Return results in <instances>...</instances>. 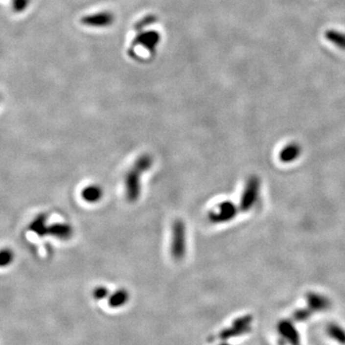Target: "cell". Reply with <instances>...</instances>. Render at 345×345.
Returning <instances> with one entry per match:
<instances>
[{
	"mask_svg": "<svg viewBox=\"0 0 345 345\" xmlns=\"http://www.w3.org/2000/svg\"><path fill=\"white\" fill-rule=\"evenodd\" d=\"M326 39L333 45L345 50V34L336 30H328L325 34Z\"/></svg>",
	"mask_w": 345,
	"mask_h": 345,
	"instance_id": "obj_15",
	"label": "cell"
},
{
	"mask_svg": "<svg viewBox=\"0 0 345 345\" xmlns=\"http://www.w3.org/2000/svg\"><path fill=\"white\" fill-rule=\"evenodd\" d=\"M237 213L238 207H236V205L230 201H226L219 204L216 209L209 213V219L211 222L217 224L228 223L237 216Z\"/></svg>",
	"mask_w": 345,
	"mask_h": 345,
	"instance_id": "obj_6",
	"label": "cell"
},
{
	"mask_svg": "<svg viewBox=\"0 0 345 345\" xmlns=\"http://www.w3.org/2000/svg\"><path fill=\"white\" fill-rule=\"evenodd\" d=\"M73 234V230L71 226L65 223H58L48 227V235H52L57 239L66 241L71 238Z\"/></svg>",
	"mask_w": 345,
	"mask_h": 345,
	"instance_id": "obj_9",
	"label": "cell"
},
{
	"mask_svg": "<svg viewBox=\"0 0 345 345\" xmlns=\"http://www.w3.org/2000/svg\"><path fill=\"white\" fill-rule=\"evenodd\" d=\"M15 258L14 253L9 249H3L0 251V268L10 266Z\"/></svg>",
	"mask_w": 345,
	"mask_h": 345,
	"instance_id": "obj_17",
	"label": "cell"
},
{
	"mask_svg": "<svg viewBox=\"0 0 345 345\" xmlns=\"http://www.w3.org/2000/svg\"><path fill=\"white\" fill-rule=\"evenodd\" d=\"M48 227L47 226V217L45 214L39 215L30 225L29 229L35 232L40 237H45L48 235Z\"/></svg>",
	"mask_w": 345,
	"mask_h": 345,
	"instance_id": "obj_12",
	"label": "cell"
},
{
	"mask_svg": "<svg viewBox=\"0 0 345 345\" xmlns=\"http://www.w3.org/2000/svg\"><path fill=\"white\" fill-rule=\"evenodd\" d=\"M229 345V344H227V343H225V344H221V345Z\"/></svg>",
	"mask_w": 345,
	"mask_h": 345,
	"instance_id": "obj_21",
	"label": "cell"
},
{
	"mask_svg": "<svg viewBox=\"0 0 345 345\" xmlns=\"http://www.w3.org/2000/svg\"><path fill=\"white\" fill-rule=\"evenodd\" d=\"M82 198L84 201L90 204L98 203L103 197V190L98 185H90L83 189Z\"/></svg>",
	"mask_w": 345,
	"mask_h": 345,
	"instance_id": "obj_11",
	"label": "cell"
},
{
	"mask_svg": "<svg viewBox=\"0 0 345 345\" xmlns=\"http://www.w3.org/2000/svg\"><path fill=\"white\" fill-rule=\"evenodd\" d=\"M152 164H153L152 158L149 155H143L138 158V161H136L134 166H136L138 169L144 173L151 168Z\"/></svg>",
	"mask_w": 345,
	"mask_h": 345,
	"instance_id": "obj_18",
	"label": "cell"
},
{
	"mask_svg": "<svg viewBox=\"0 0 345 345\" xmlns=\"http://www.w3.org/2000/svg\"><path fill=\"white\" fill-rule=\"evenodd\" d=\"M307 307L313 313L325 312L331 308V301L327 297L315 292H309L306 295Z\"/></svg>",
	"mask_w": 345,
	"mask_h": 345,
	"instance_id": "obj_7",
	"label": "cell"
},
{
	"mask_svg": "<svg viewBox=\"0 0 345 345\" xmlns=\"http://www.w3.org/2000/svg\"><path fill=\"white\" fill-rule=\"evenodd\" d=\"M253 318L251 315H245L236 319L232 322L231 326L226 328L219 334V339L222 341H228L236 337H241L249 334L252 331Z\"/></svg>",
	"mask_w": 345,
	"mask_h": 345,
	"instance_id": "obj_2",
	"label": "cell"
},
{
	"mask_svg": "<svg viewBox=\"0 0 345 345\" xmlns=\"http://www.w3.org/2000/svg\"><path fill=\"white\" fill-rule=\"evenodd\" d=\"M140 171L136 166H134L126 175L125 179V188H126V197L129 202L136 203L140 197L141 193V175Z\"/></svg>",
	"mask_w": 345,
	"mask_h": 345,
	"instance_id": "obj_4",
	"label": "cell"
},
{
	"mask_svg": "<svg viewBox=\"0 0 345 345\" xmlns=\"http://www.w3.org/2000/svg\"><path fill=\"white\" fill-rule=\"evenodd\" d=\"M301 155V148L297 143H290L284 147L279 154L280 161L284 163H291L297 161Z\"/></svg>",
	"mask_w": 345,
	"mask_h": 345,
	"instance_id": "obj_8",
	"label": "cell"
},
{
	"mask_svg": "<svg viewBox=\"0 0 345 345\" xmlns=\"http://www.w3.org/2000/svg\"><path fill=\"white\" fill-rule=\"evenodd\" d=\"M108 295H109V290L106 287H103V286L97 287L93 291V297H94V299H96L97 300L106 299L108 297Z\"/></svg>",
	"mask_w": 345,
	"mask_h": 345,
	"instance_id": "obj_20",
	"label": "cell"
},
{
	"mask_svg": "<svg viewBox=\"0 0 345 345\" xmlns=\"http://www.w3.org/2000/svg\"><path fill=\"white\" fill-rule=\"evenodd\" d=\"M277 334L285 345H300V334L294 321L282 320L277 323Z\"/></svg>",
	"mask_w": 345,
	"mask_h": 345,
	"instance_id": "obj_5",
	"label": "cell"
},
{
	"mask_svg": "<svg viewBox=\"0 0 345 345\" xmlns=\"http://www.w3.org/2000/svg\"><path fill=\"white\" fill-rule=\"evenodd\" d=\"M260 191V180L256 176H252L248 179L240 201V209L248 212L253 208L258 201Z\"/></svg>",
	"mask_w": 345,
	"mask_h": 345,
	"instance_id": "obj_3",
	"label": "cell"
},
{
	"mask_svg": "<svg viewBox=\"0 0 345 345\" xmlns=\"http://www.w3.org/2000/svg\"><path fill=\"white\" fill-rule=\"evenodd\" d=\"M186 227L184 221L176 220L172 228L171 253L174 259L182 260L186 253Z\"/></svg>",
	"mask_w": 345,
	"mask_h": 345,
	"instance_id": "obj_1",
	"label": "cell"
},
{
	"mask_svg": "<svg viewBox=\"0 0 345 345\" xmlns=\"http://www.w3.org/2000/svg\"><path fill=\"white\" fill-rule=\"evenodd\" d=\"M112 20L113 18L110 15L101 14V15L86 17L82 20V23L89 26H104L112 23Z\"/></svg>",
	"mask_w": 345,
	"mask_h": 345,
	"instance_id": "obj_14",
	"label": "cell"
},
{
	"mask_svg": "<svg viewBox=\"0 0 345 345\" xmlns=\"http://www.w3.org/2000/svg\"><path fill=\"white\" fill-rule=\"evenodd\" d=\"M312 316H313V312L308 307L298 309L293 314V321L297 322H307L308 320L311 319Z\"/></svg>",
	"mask_w": 345,
	"mask_h": 345,
	"instance_id": "obj_16",
	"label": "cell"
},
{
	"mask_svg": "<svg viewBox=\"0 0 345 345\" xmlns=\"http://www.w3.org/2000/svg\"><path fill=\"white\" fill-rule=\"evenodd\" d=\"M327 336L340 345H345V329L338 323L331 322L326 326Z\"/></svg>",
	"mask_w": 345,
	"mask_h": 345,
	"instance_id": "obj_10",
	"label": "cell"
},
{
	"mask_svg": "<svg viewBox=\"0 0 345 345\" xmlns=\"http://www.w3.org/2000/svg\"><path fill=\"white\" fill-rule=\"evenodd\" d=\"M30 3L31 0H12V9L16 13H23Z\"/></svg>",
	"mask_w": 345,
	"mask_h": 345,
	"instance_id": "obj_19",
	"label": "cell"
},
{
	"mask_svg": "<svg viewBox=\"0 0 345 345\" xmlns=\"http://www.w3.org/2000/svg\"><path fill=\"white\" fill-rule=\"evenodd\" d=\"M129 298L130 295L126 290H118L109 298V305L112 308H119L121 306H124L129 301Z\"/></svg>",
	"mask_w": 345,
	"mask_h": 345,
	"instance_id": "obj_13",
	"label": "cell"
}]
</instances>
